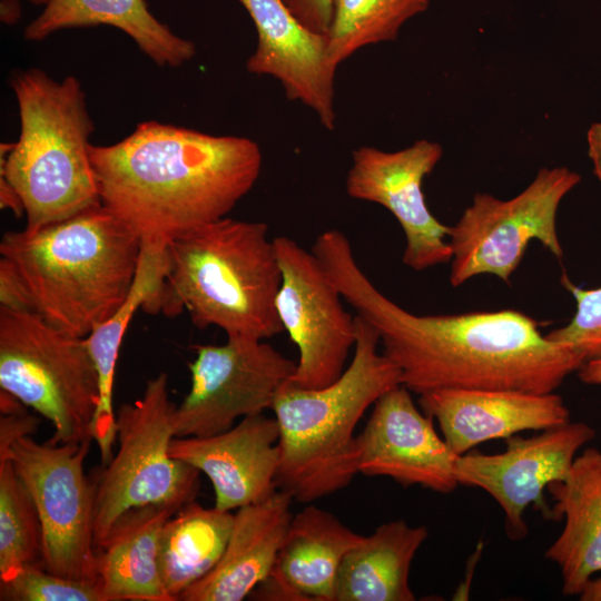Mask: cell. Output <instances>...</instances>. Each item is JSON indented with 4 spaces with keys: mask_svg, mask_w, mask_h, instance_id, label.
<instances>
[{
    "mask_svg": "<svg viewBox=\"0 0 601 601\" xmlns=\"http://www.w3.org/2000/svg\"><path fill=\"white\" fill-rule=\"evenodd\" d=\"M312 252L356 315L378 333L383 354L415 394L442 388L554 392L585 362L513 309L416 315L385 296L358 265L346 235L327 229Z\"/></svg>",
    "mask_w": 601,
    "mask_h": 601,
    "instance_id": "obj_1",
    "label": "cell"
},
{
    "mask_svg": "<svg viewBox=\"0 0 601 601\" xmlns=\"http://www.w3.org/2000/svg\"><path fill=\"white\" fill-rule=\"evenodd\" d=\"M100 203L142 243L226 217L258 179L263 156L246 137L214 136L155 120L122 140L90 147Z\"/></svg>",
    "mask_w": 601,
    "mask_h": 601,
    "instance_id": "obj_2",
    "label": "cell"
},
{
    "mask_svg": "<svg viewBox=\"0 0 601 601\" xmlns=\"http://www.w3.org/2000/svg\"><path fill=\"white\" fill-rule=\"evenodd\" d=\"M140 236L101 204L0 243V304L86 338L126 299Z\"/></svg>",
    "mask_w": 601,
    "mask_h": 601,
    "instance_id": "obj_3",
    "label": "cell"
},
{
    "mask_svg": "<svg viewBox=\"0 0 601 601\" xmlns=\"http://www.w3.org/2000/svg\"><path fill=\"white\" fill-rule=\"evenodd\" d=\"M280 280L267 224L226 216L167 243L165 275L141 308L169 317L186 311L199 329L265 341L284 331Z\"/></svg>",
    "mask_w": 601,
    "mask_h": 601,
    "instance_id": "obj_4",
    "label": "cell"
},
{
    "mask_svg": "<svg viewBox=\"0 0 601 601\" xmlns=\"http://www.w3.org/2000/svg\"><path fill=\"white\" fill-rule=\"evenodd\" d=\"M356 316L353 359L341 376L319 388L286 381L270 410L277 421L278 490L312 503L345 489L358 474L355 428L368 407L402 384L398 367L377 346V331Z\"/></svg>",
    "mask_w": 601,
    "mask_h": 601,
    "instance_id": "obj_5",
    "label": "cell"
},
{
    "mask_svg": "<svg viewBox=\"0 0 601 601\" xmlns=\"http://www.w3.org/2000/svg\"><path fill=\"white\" fill-rule=\"evenodd\" d=\"M20 135L0 146V176L20 196L27 228L70 218L100 205L90 159L95 130L80 81H56L29 68L11 76Z\"/></svg>",
    "mask_w": 601,
    "mask_h": 601,
    "instance_id": "obj_6",
    "label": "cell"
},
{
    "mask_svg": "<svg viewBox=\"0 0 601 601\" xmlns=\"http://www.w3.org/2000/svg\"><path fill=\"white\" fill-rule=\"evenodd\" d=\"M0 387L51 422L49 443L92 439L100 393L86 338L0 305Z\"/></svg>",
    "mask_w": 601,
    "mask_h": 601,
    "instance_id": "obj_7",
    "label": "cell"
},
{
    "mask_svg": "<svg viewBox=\"0 0 601 601\" xmlns=\"http://www.w3.org/2000/svg\"><path fill=\"white\" fill-rule=\"evenodd\" d=\"M175 408L168 375L162 372L147 381L140 398L117 411L118 451L92 477L96 549L115 521L131 508L166 504L180 509L195 501L200 472L169 453Z\"/></svg>",
    "mask_w": 601,
    "mask_h": 601,
    "instance_id": "obj_8",
    "label": "cell"
},
{
    "mask_svg": "<svg viewBox=\"0 0 601 601\" xmlns=\"http://www.w3.org/2000/svg\"><path fill=\"white\" fill-rule=\"evenodd\" d=\"M580 180V175L566 167L543 168L511 199L476 194L450 227L451 285L457 287L477 275H493L510 283L531 240L540 242L561 259L556 211Z\"/></svg>",
    "mask_w": 601,
    "mask_h": 601,
    "instance_id": "obj_9",
    "label": "cell"
},
{
    "mask_svg": "<svg viewBox=\"0 0 601 601\" xmlns=\"http://www.w3.org/2000/svg\"><path fill=\"white\" fill-rule=\"evenodd\" d=\"M91 441L51 444L27 436L13 443L4 459L11 461L36 505L45 569L72 580H97L95 483L83 470Z\"/></svg>",
    "mask_w": 601,
    "mask_h": 601,
    "instance_id": "obj_10",
    "label": "cell"
},
{
    "mask_svg": "<svg viewBox=\"0 0 601 601\" xmlns=\"http://www.w3.org/2000/svg\"><path fill=\"white\" fill-rule=\"evenodd\" d=\"M195 348L190 390L175 408L177 437L210 436L264 413L296 370L294 361L264 339L235 335L225 344Z\"/></svg>",
    "mask_w": 601,
    "mask_h": 601,
    "instance_id": "obj_11",
    "label": "cell"
},
{
    "mask_svg": "<svg viewBox=\"0 0 601 601\" xmlns=\"http://www.w3.org/2000/svg\"><path fill=\"white\" fill-rule=\"evenodd\" d=\"M282 280L276 308L284 331L298 348L289 381L304 388L324 387L346 368L355 347L356 316L342 304V295L322 263L293 238H274Z\"/></svg>",
    "mask_w": 601,
    "mask_h": 601,
    "instance_id": "obj_12",
    "label": "cell"
},
{
    "mask_svg": "<svg viewBox=\"0 0 601 601\" xmlns=\"http://www.w3.org/2000/svg\"><path fill=\"white\" fill-rule=\"evenodd\" d=\"M595 437L584 422H568L522 437L505 439L506 449L494 454L465 453L456 459L459 485L480 487L504 513L506 535L514 541L526 536V509L534 504L548 516L543 492L549 484L563 481L579 450Z\"/></svg>",
    "mask_w": 601,
    "mask_h": 601,
    "instance_id": "obj_13",
    "label": "cell"
},
{
    "mask_svg": "<svg viewBox=\"0 0 601 601\" xmlns=\"http://www.w3.org/2000/svg\"><path fill=\"white\" fill-rule=\"evenodd\" d=\"M442 154L437 142L426 139L393 152L363 146L353 151L346 177L349 197L382 205L396 218L406 242L402 260L414 270L452 259L450 227L432 215L422 190Z\"/></svg>",
    "mask_w": 601,
    "mask_h": 601,
    "instance_id": "obj_14",
    "label": "cell"
},
{
    "mask_svg": "<svg viewBox=\"0 0 601 601\" xmlns=\"http://www.w3.org/2000/svg\"><path fill=\"white\" fill-rule=\"evenodd\" d=\"M457 457L435 431L433 418L416 407L411 391L402 384L374 403L357 435L358 473L391 477L404 487L453 492L459 486Z\"/></svg>",
    "mask_w": 601,
    "mask_h": 601,
    "instance_id": "obj_15",
    "label": "cell"
},
{
    "mask_svg": "<svg viewBox=\"0 0 601 601\" xmlns=\"http://www.w3.org/2000/svg\"><path fill=\"white\" fill-rule=\"evenodd\" d=\"M249 13L257 47L246 61L248 72L272 76L289 100L312 109L328 130L335 128L336 69L326 35L305 27L283 0H238Z\"/></svg>",
    "mask_w": 601,
    "mask_h": 601,
    "instance_id": "obj_16",
    "label": "cell"
},
{
    "mask_svg": "<svg viewBox=\"0 0 601 601\" xmlns=\"http://www.w3.org/2000/svg\"><path fill=\"white\" fill-rule=\"evenodd\" d=\"M278 437L276 418L260 413L243 417L231 428L210 436H175L169 453L209 479L214 506L233 511L278 490Z\"/></svg>",
    "mask_w": 601,
    "mask_h": 601,
    "instance_id": "obj_17",
    "label": "cell"
},
{
    "mask_svg": "<svg viewBox=\"0 0 601 601\" xmlns=\"http://www.w3.org/2000/svg\"><path fill=\"white\" fill-rule=\"evenodd\" d=\"M418 396L421 410L437 422L457 456L486 441L570 422L569 408L554 392L442 388Z\"/></svg>",
    "mask_w": 601,
    "mask_h": 601,
    "instance_id": "obj_18",
    "label": "cell"
},
{
    "mask_svg": "<svg viewBox=\"0 0 601 601\" xmlns=\"http://www.w3.org/2000/svg\"><path fill=\"white\" fill-rule=\"evenodd\" d=\"M362 535L315 505L293 514L270 574L250 593L269 601H334L339 566Z\"/></svg>",
    "mask_w": 601,
    "mask_h": 601,
    "instance_id": "obj_19",
    "label": "cell"
},
{
    "mask_svg": "<svg viewBox=\"0 0 601 601\" xmlns=\"http://www.w3.org/2000/svg\"><path fill=\"white\" fill-rule=\"evenodd\" d=\"M293 497L277 490L242 506L216 566L183 592V601H240L270 574L292 520Z\"/></svg>",
    "mask_w": 601,
    "mask_h": 601,
    "instance_id": "obj_20",
    "label": "cell"
},
{
    "mask_svg": "<svg viewBox=\"0 0 601 601\" xmlns=\"http://www.w3.org/2000/svg\"><path fill=\"white\" fill-rule=\"evenodd\" d=\"M554 504L548 516L564 520L545 558L555 563L562 593L579 597L601 572V451L588 447L575 456L568 476L549 484Z\"/></svg>",
    "mask_w": 601,
    "mask_h": 601,
    "instance_id": "obj_21",
    "label": "cell"
},
{
    "mask_svg": "<svg viewBox=\"0 0 601 601\" xmlns=\"http://www.w3.org/2000/svg\"><path fill=\"white\" fill-rule=\"evenodd\" d=\"M147 504L124 512L96 549V579L106 601H173L159 570V540L178 511Z\"/></svg>",
    "mask_w": 601,
    "mask_h": 601,
    "instance_id": "obj_22",
    "label": "cell"
},
{
    "mask_svg": "<svg viewBox=\"0 0 601 601\" xmlns=\"http://www.w3.org/2000/svg\"><path fill=\"white\" fill-rule=\"evenodd\" d=\"M111 26L130 37L160 67L177 68L196 55L193 41L173 32L149 10L146 0H50L24 29L29 41H42L70 28Z\"/></svg>",
    "mask_w": 601,
    "mask_h": 601,
    "instance_id": "obj_23",
    "label": "cell"
},
{
    "mask_svg": "<svg viewBox=\"0 0 601 601\" xmlns=\"http://www.w3.org/2000/svg\"><path fill=\"white\" fill-rule=\"evenodd\" d=\"M427 536L425 525L412 526L404 520L362 535L342 561L334 601H414L411 564Z\"/></svg>",
    "mask_w": 601,
    "mask_h": 601,
    "instance_id": "obj_24",
    "label": "cell"
},
{
    "mask_svg": "<svg viewBox=\"0 0 601 601\" xmlns=\"http://www.w3.org/2000/svg\"><path fill=\"white\" fill-rule=\"evenodd\" d=\"M165 269L166 245L142 243L137 273L126 299L105 323L86 337L99 377L100 398L91 435L98 445L101 465L108 464L114 456L112 447L117 439L112 393L122 337L136 311L144 306L160 285Z\"/></svg>",
    "mask_w": 601,
    "mask_h": 601,
    "instance_id": "obj_25",
    "label": "cell"
},
{
    "mask_svg": "<svg viewBox=\"0 0 601 601\" xmlns=\"http://www.w3.org/2000/svg\"><path fill=\"white\" fill-rule=\"evenodd\" d=\"M234 514L193 501L165 523L159 540V570L173 601L207 575L220 560L233 528Z\"/></svg>",
    "mask_w": 601,
    "mask_h": 601,
    "instance_id": "obj_26",
    "label": "cell"
},
{
    "mask_svg": "<svg viewBox=\"0 0 601 601\" xmlns=\"http://www.w3.org/2000/svg\"><path fill=\"white\" fill-rule=\"evenodd\" d=\"M428 4L430 0H335L326 33L331 62L338 67L361 48L395 40L402 26Z\"/></svg>",
    "mask_w": 601,
    "mask_h": 601,
    "instance_id": "obj_27",
    "label": "cell"
},
{
    "mask_svg": "<svg viewBox=\"0 0 601 601\" xmlns=\"http://www.w3.org/2000/svg\"><path fill=\"white\" fill-rule=\"evenodd\" d=\"M43 566V538L33 500L11 461L0 462V581Z\"/></svg>",
    "mask_w": 601,
    "mask_h": 601,
    "instance_id": "obj_28",
    "label": "cell"
},
{
    "mask_svg": "<svg viewBox=\"0 0 601 601\" xmlns=\"http://www.w3.org/2000/svg\"><path fill=\"white\" fill-rule=\"evenodd\" d=\"M1 601H106L97 580H72L27 566L0 581Z\"/></svg>",
    "mask_w": 601,
    "mask_h": 601,
    "instance_id": "obj_29",
    "label": "cell"
},
{
    "mask_svg": "<svg viewBox=\"0 0 601 601\" xmlns=\"http://www.w3.org/2000/svg\"><path fill=\"white\" fill-rule=\"evenodd\" d=\"M561 283L574 297L577 311L569 324L549 332L545 337L570 345L585 362L601 358V287H578L566 275L561 277Z\"/></svg>",
    "mask_w": 601,
    "mask_h": 601,
    "instance_id": "obj_30",
    "label": "cell"
},
{
    "mask_svg": "<svg viewBox=\"0 0 601 601\" xmlns=\"http://www.w3.org/2000/svg\"><path fill=\"white\" fill-rule=\"evenodd\" d=\"M0 461H3L13 443L37 432L40 420L30 414L20 400L4 390H0Z\"/></svg>",
    "mask_w": 601,
    "mask_h": 601,
    "instance_id": "obj_31",
    "label": "cell"
},
{
    "mask_svg": "<svg viewBox=\"0 0 601 601\" xmlns=\"http://www.w3.org/2000/svg\"><path fill=\"white\" fill-rule=\"evenodd\" d=\"M309 30L326 35L332 23L335 0H283Z\"/></svg>",
    "mask_w": 601,
    "mask_h": 601,
    "instance_id": "obj_32",
    "label": "cell"
},
{
    "mask_svg": "<svg viewBox=\"0 0 601 601\" xmlns=\"http://www.w3.org/2000/svg\"><path fill=\"white\" fill-rule=\"evenodd\" d=\"M588 152L593 164V171L601 181V122L593 124L587 134Z\"/></svg>",
    "mask_w": 601,
    "mask_h": 601,
    "instance_id": "obj_33",
    "label": "cell"
},
{
    "mask_svg": "<svg viewBox=\"0 0 601 601\" xmlns=\"http://www.w3.org/2000/svg\"><path fill=\"white\" fill-rule=\"evenodd\" d=\"M0 206L2 209L9 208L17 217H20L24 213L20 196L2 176H0Z\"/></svg>",
    "mask_w": 601,
    "mask_h": 601,
    "instance_id": "obj_34",
    "label": "cell"
},
{
    "mask_svg": "<svg viewBox=\"0 0 601 601\" xmlns=\"http://www.w3.org/2000/svg\"><path fill=\"white\" fill-rule=\"evenodd\" d=\"M577 373L582 383L601 386V358L583 363Z\"/></svg>",
    "mask_w": 601,
    "mask_h": 601,
    "instance_id": "obj_35",
    "label": "cell"
},
{
    "mask_svg": "<svg viewBox=\"0 0 601 601\" xmlns=\"http://www.w3.org/2000/svg\"><path fill=\"white\" fill-rule=\"evenodd\" d=\"M580 601H601V578H592L579 595Z\"/></svg>",
    "mask_w": 601,
    "mask_h": 601,
    "instance_id": "obj_36",
    "label": "cell"
},
{
    "mask_svg": "<svg viewBox=\"0 0 601 601\" xmlns=\"http://www.w3.org/2000/svg\"><path fill=\"white\" fill-rule=\"evenodd\" d=\"M31 3L36 4V6H47L50 0H29Z\"/></svg>",
    "mask_w": 601,
    "mask_h": 601,
    "instance_id": "obj_37",
    "label": "cell"
}]
</instances>
